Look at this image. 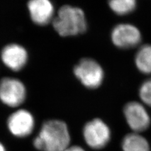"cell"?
<instances>
[{
  "label": "cell",
  "mask_w": 151,
  "mask_h": 151,
  "mask_svg": "<svg viewBox=\"0 0 151 151\" xmlns=\"http://www.w3.org/2000/svg\"><path fill=\"white\" fill-rule=\"evenodd\" d=\"M70 141L69 132L65 123L50 120L42 125L33 144L40 151H64L69 147Z\"/></svg>",
  "instance_id": "6da1fadb"
},
{
  "label": "cell",
  "mask_w": 151,
  "mask_h": 151,
  "mask_svg": "<svg viewBox=\"0 0 151 151\" xmlns=\"http://www.w3.org/2000/svg\"><path fill=\"white\" fill-rule=\"evenodd\" d=\"M55 30L63 37L74 36L86 30L87 23L81 9L69 5L61 7L52 20Z\"/></svg>",
  "instance_id": "7a4b0ae2"
},
{
  "label": "cell",
  "mask_w": 151,
  "mask_h": 151,
  "mask_svg": "<svg viewBox=\"0 0 151 151\" xmlns=\"http://www.w3.org/2000/svg\"><path fill=\"white\" fill-rule=\"evenodd\" d=\"M74 73L85 87L94 89L101 84L104 73L101 65L93 59H81L75 65Z\"/></svg>",
  "instance_id": "3957f363"
},
{
  "label": "cell",
  "mask_w": 151,
  "mask_h": 151,
  "mask_svg": "<svg viewBox=\"0 0 151 151\" xmlns=\"http://www.w3.org/2000/svg\"><path fill=\"white\" fill-rule=\"evenodd\" d=\"M110 135L109 127L101 119H94L84 127V140L93 149H100L106 146L110 141Z\"/></svg>",
  "instance_id": "277c9868"
},
{
  "label": "cell",
  "mask_w": 151,
  "mask_h": 151,
  "mask_svg": "<svg viewBox=\"0 0 151 151\" xmlns=\"http://www.w3.org/2000/svg\"><path fill=\"white\" fill-rule=\"evenodd\" d=\"M26 98L25 87L20 80L4 78L0 81V100L10 107L20 106Z\"/></svg>",
  "instance_id": "5b68a950"
},
{
  "label": "cell",
  "mask_w": 151,
  "mask_h": 151,
  "mask_svg": "<svg viewBox=\"0 0 151 151\" xmlns=\"http://www.w3.org/2000/svg\"><path fill=\"white\" fill-rule=\"evenodd\" d=\"M111 40L121 49H129L138 45L141 41V34L137 28L128 23H122L112 30Z\"/></svg>",
  "instance_id": "8992f818"
},
{
  "label": "cell",
  "mask_w": 151,
  "mask_h": 151,
  "mask_svg": "<svg viewBox=\"0 0 151 151\" xmlns=\"http://www.w3.org/2000/svg\"><path fill=\"white\" fill-rule=\"evenodd\" d=\"M7 125L9 132L14 136L20 138L25 137L32 133L35 121L29 111L19 110L9 116Z\"/></svg>",
  "instance_id": "52a82bcc"
},
{
  "label": "cell",
  "mask_w": 151,
  "mask_h": 151,
  "mask_svg": "<svg viewBox=\"0 0 151 151\" xmlns=\"http://www.w3.org/2000/svg\"><path fill=\"white\" fill-rule=\"evenodd\" d=\"M124 115L130 128L136 133L143 132L150 125V117L147 110L140 103L132 101L124 108Z\"/></svg>",
  "instance_id": "ba28073f"
},
{
  "label": "cell",
  "mask_w": 151,
  "mask_h": 151,
  "mask_svg": "<svg viewBox=\"0 0 151 151\" xmlns=\"http://www.w3.org/2000/svg\"><path fill=\"white\" fill-rule=\"evenodd\" d=\"M1 58L4 64L9 69L18 71L26 65L28 54L24 47L18 44H12L3 49Z\"/></svg>",
  "instance_id": "9c48e42d"
},
{
  "label": "cell",
  "mask_w": 151,
  "mask_h": 151,
  "mask_svg": "<svg viewBox=\"0 0 151 151\" xmlns=\"http://www.w3.org/2000/svg\"><path fill=\"white\" fill-rule=\"evenodd\" d=\"M27 6L32 20L38 25H47L53 19L54 6L48 0H32Z\"/></svg>",
  "instance_id": "30bf717a"
},
{
  "label": "cell",
  "mask_w": 151,
  "mask_h": 151,
  "mask_svg": "<svg viewBox=\"0 0 151 151\" xmlns=\"http://www.w3.org/2000/svg\"><path fill=\"white\" fill-rule=\"evenodd\" d=\"M122 145L124 151H150L147 140L137 133L127 135Z\"/></svg>",
  "instance_id": "8fae6325"
},
{
  "label": "cell",
  "mask_w": 151,
  "mask_h": 151,
  "mask_svg": "<svg viewBox=\"0 0 151 151\" xmlns=\"http://www.w3.org/2000/svg\"><path fill=\"white\" fill-rule=\"evenodd\" d=\"M135 61L141 73L151 74V45L141 47L136 54Z\"/></svg>",
  "instance_id": "7c38bea8"
},
{
  "label": "cell",
  "mask_w": 151,
  "mask_h": 151,
  "mask_svg": "<svg viewBox=\"0 0 151 151\" xmlns=\"http://www.w3.org/2000/svg\"><path fill=\"white\" fill-rule=\"evenodd\" d=\"M112 10L119 15H125L133 12L136 7L134 0H115L109 1Z\"/></svg>",
  "instance_id": "4fadbf2b"
},
{
  "label": "cell",
  "mask_w": 151,
  "mask_h": 151,
  "mask_svg": "<svg viewBox=\"0 0 151 151\" xmlns=\"http://www.w3.org/2000/svg\"><path fill=\"white\" fill-rule=\"evenodd\" d=\"M139 95L140 99L145 104L151 106V78L146 80L141 85Z\"/></svg>",
  "instance_id": "5bb4252c"
},
{
  "label": "cell",
  "mask_w": 151,
  "mask_h": 151,
  "mask_svg": "<svg viewBox=\"0 0 151 151\" xmlns=\"http://www.w3.org/2000/svg\"><path fill=\"white\" fill-rule=\"evenodd\" d=\"M64 151H85L83 148L78 145L69 146Z\"/></svg>",
  "instance_id": "9a60e30c"
},
{
  "label": "cell",
  "mask_w": 151,
  "mask_h": 151,
  "mask_svg": "<svg viewBox=\"0 0 151 151\" xmlns=\"http://www.w3.org/2000/svg\"><path fill=\"white\" fill-rule=\"evenodd\" d=\"M0 151H6L4 146L1 142H0Z\"/></svg>",
  "instance_id": "2e32d148"
}]
</instances>
